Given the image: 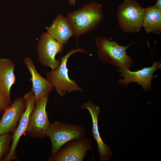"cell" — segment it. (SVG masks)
Masks as SVG:
<instances>
[{"label":"cell","instance_id":"obj_1","mask_svg":"<svg viewBox=\"0 0 161 161\" xmlns=\"http://www.w3.org/2000/svg\"><path fill=\"white\" fill-rule=\"evenodd\" d=\"M102 6L93 1L68 13L66 18L77 39L94 30L104 18Z\"/></svg>","mask_w":161,"mask_h":161},{"label":"cell","instance_id":"obj_2","mask_svg":"<svg viewBox=\"0 0 161 161\" xmlns=\"http://www.w3.org/2000/svg\"><path fill=\"white\" fill-rule=\"evenodd\" d=\"M95 40L98 56L102 62L119 68L129 69L133 66L134 61L126 50L134 42L124 46L105 37H97Z\"/></svg>","mask_w":161,"mask_h":161},{"label":"cell","instance_id":"obj_3","mask_svg":"<svg viewBox=\"0 0 161 161\" xmlns=\"http://www.w3.org/2000/svg\"><path fill=\"white\" fill-rule=\"evenodd\" d=\"M86 131L80 124H72L57 121L51 124L47 136L50 139L52 145L51 155L52 156L63 145L75 139L84 137Z\"/></svg>","mask_w":161,"mask_h":161},{"label":"cell","instance_id":"obj_4","mask_svg":"<svg viewBox=\"0 0 161 161\" xmlns=\"http://www.w3.org/2000/svg\"><path fill=\"white\" fill-rule=\"evenodd\" d=\"M78 52H83L89 54L83 48H73L67 52L64 57L61 56V63L57 68L48 72L46 74L47 79L53 84L57 93L61 96L65 95L66 92L83 91L75 80H71L69 78L66 66L68 58L71 55Z\"/></svg>","mask_w":161,"mask_h":161},{"label":"cell","instance_id":"obj_5","mask_svg":"<svg viewBox=\"0 0 161 161\" xmlns=\"http://www.w3.org/2000/svg\"><path fill=\"white\" fill-rule=\"evenodd\" d=\"M145 8L134 0H125L118 7L117 14L119 26L128 32H139L142 27Z\"/></svg>","mask_w":161,"mask_h":161},{"label":"cell","instance_id":"obj_6","mask_svg":"<svg viewBox=\"0 0 161 161\" xmlns=\"http://www.w3.org/2000/svg\"><path fill=\"white\" fill-rule=\"evenodd\" d=\"M49 96L42 97L35 103L30 118L26 132L31 137L44 138L51 124L49 121L46 108Z\"/></svg>","mask_w":161,"mask_h":161},{"label":"cell","instance_id":"obj_7","mask_svg":"<svg viewBox=\"0 0 161 161\" xmlns=\"http://www.w3.org/2000/svg\"><path fill=\"white\" fill-rule=\"evenodd\" d=\"M63 45L47 32L43 33L36 47L38 61L44 66L50 67L52 70L57 68L61 63V59H56L55 56L58 53L62 52Z\"/></svg>","mask_w":161,"mask_h":161},{"label":"cell","instance_id":"obj_8","mask_svg":"<svg viewBox=\"0 0 161 161\" xmlns=\"http://www.w3.org/2000/svg\"><path fill=\"white\" fill-rule=\"evenodd\" d=\"M92 140L85 137L75 139L66 143L47 161H82L89 149L92 151Z\"/></svg>","mask_w":161,"mask_h":161},{"label":"cell","instance_id":"obj_9","mask_svg":"<svg viewBox=\"0 0 161 161\" xmlns=\"http://www.w3.org/2000/svg\"><path fill=\"white\" fill-rule=\"evenodd\" d=\"M161 61L153 62V65L151 67H146L135 72L131 71L127 68H118L117 70L120 73L119 77L124 78L120 79L117 83L124 85L127 87L131 82H136L141 86L145 91L151 90V81L154 77V72L157 69H161Z\"/></svg>","mask_w":161,"mask_h":161},{"label":"cell","instance_id":"obj_10","mask_svg":"<svg viewBox=\"0 0 161 161\" xmlns=\"http://www.w3.org/2000/svg\"><path fill=\"white\" fill-rule=\"evenodd\" d=\"M26 102L25 111L22 114L15 130L12 135V143L8 154L2 160L3 161H10L16 158V149L19 139L27 129L31 114L34 109L35 100L34 95L31 91L24 96Z\"/></svg>","mask_w":161,"mask_h":161},{"label":"cell","instance_id":"obj_11","mask_svg":"<svg viewBox=\"0 0 161 161\" xmlns=\"http://www.w3.org/2000/svg\"><path fill=\"white\" fill-rule=\"evenodd\" d=\"M26 106L25 100L23 97H20L6 109L0 120V135L14 132Z\"/></svg>","mask_w":161,"mask_h":161},{"label":"cell","instance_id":"obj_12","mask_svg":"<svg viewBox=\"0 0 161 161\" xmlns=\"http://www.w3.org/2000/svg\"><path fill=\"white\" fill-rule=\"evenodd\" d=\"M24 61L31 75L29 80L32 83L30 91L34 95L36 103L42 97L49 96L54 87L48 79L44 78L40 75L30 58L26 57Z\"/></svg>","mask_w":161,"mask_h":161},{"label":"cell","instance_id":"obj_13","mask_svg":"<svg viewBox=\"0 0 161 161\" xmlns=\"http://www.w3.org/2000/svg\"><path fill=\"white\" fill-rule=\"evenodd\" d=\"M81 108L82 109L88 110L91 115L92 123V133L97 143L101 160L105 161L109 160L111 157V149L109 146L103 142L99 132L98 120L100 112V108L90 100L83 103Z\"/></svg>","mask_w":161,"mask_h":161},{"label":"cell","instance_id":"obj_14","mask_svg":"<svg viewBox=\"0 0 161 161\" xmlns=\"http://www.w3.org/2000/svg\"><path fill=\"white\" fill-rule=\"evenodd\" d=\"M45 28L47 32L56 41L64 45L74 35L66 18L58 14L53 21L51 25Z\"/></svg>","mask_w":161,"mask_h":161},{"label":"cell","instance_id":"obj_15","mask_svg":"<svg viewBox=\"0 0 161 161\" xmlns=\"http://www.w3.org/2000/svg\"><path fill=\"white\" fill-rule=\"evenodd\" d=\"M15 66L14 62L9 59H0V90L10 101V89L16 80Z\"/></svg>","mask_w":161,"mask_h":161},{"label":"cell","instance_id":"obj_16","mask_svg":"<svg viewBox=\"0 0 161 161\" xmlns=\"http://www.w3.org/2000/svg\"><path fill=\"white\" fill-rule=\"evenodd\" d=\"M142 27L149 33L161 32V10L154 5L145 8Z\"/></svg>","mask_w":161,"mask_h":161},{"label":"cell","instance_id":"obj_17","mask_svg":"<svg viewBox=\"0 0 161 161\" xmlns=\"http://www.w3.org/2000/svg\"><path fill=\"white\" fill-rule=\"evenodd\" d=\"M12 135L7 133L0 135V161L8 153L10 148V145L12 140Z\"/></svg>","mask_w":161,"mask_h":161},{"label":"cell","instance_id":"obj_18","mask_svg":"<svg viewBox=\"0 0 161 161\" xmlns=\"http://www.w3.org/2000/svg\"><path fill=\"white\" fill-rule=\"evenodd\" d=\"M11 103V101L0 90V114L4 112Z\"/></svg>","mask_w":161,"mask_h":161},{"label":"cell","instance_id":"obj_19","mask_svg":"<svg viewBox=\"0 0 161 161\" xmlns=\"http://www.w3.org/2000/svg\"><path fill=\"white\" fill-rule=\"evenodd\" d=\"M154 5L161 10V0H157Z\"/></svg>","mask_w":161,"mask_h":161},{"label":"cell","instance_id":"obj_20","mask_svg":"<svg viewBox=\"0 0 161 161\" xmlns=\"http://www.w3.org/2000/svg\"><path fill=\"white\" fill-rule=\"evenodd\" d=\"M76 0H69L68 1L70 5L74 6H75Z\"/></svg>","mask_w":161,"mask_h":161}]
</instances>
